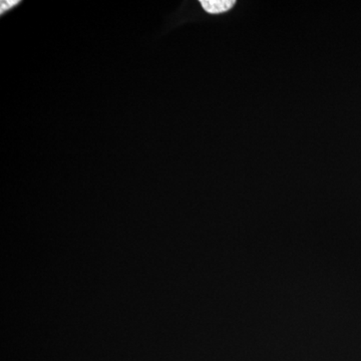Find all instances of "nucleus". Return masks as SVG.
I'll list each match as a JSON object with an SVG mask.
<instances>
[{
	"instance_id": "f03ea898",
	"label": "nucleus",
	"mask_w": 361,
	"mask_h": 361,
	"mask_svg": "<svg viewBox=\"0 0 361 361\" xmlns=\"http://www.w3.org/2000/svg\"><path fill=\"white\" fill-rule=\"evenodd\" d=\"M20 4L18 0H2L0 2V9H1V14L4 13V11H8V9L13 8V6H16V4Z\"/></svg>"
},
{
	"instance_id": "f257e3e1",
	"label": "nucleus",
	"mask_w": 361,
	"mask_h": 361,
	"mask_svg": "<svg viewBox=\"0 0 361 361\" xmlns=\"http://www.w3.org/2000/svg\"><path fill=\"white\" fill-rule=\"evenodd\" d=\"M202 7L208 13H222L234 6V0H201Z\"/></svg>"
}]
</instances>
